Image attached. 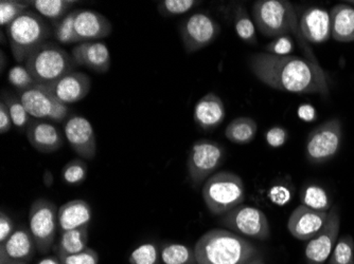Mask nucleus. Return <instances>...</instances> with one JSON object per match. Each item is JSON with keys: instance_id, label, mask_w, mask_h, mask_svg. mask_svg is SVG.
<instances>
[{"instance_id": "f257e3e1", "label": "nucleus", "mask_w": 354, "mask_h": 264, "mask_svg": "<svg viewBox=\"0 0 354 264\" xmlns=\"http://www.w3.org/2000/svg\"><path fill=\"white\" fill-rule=\"evenodd\" d=\"M248 65L252 74L270 88L301 94H329L327 75L318 61L259 52L250 57Z\"/></svg>"}, {"instance_id": "f03ea898", "label": "nucleus", "mask_w": 354, "mask_h": 264, "mask_svg": "<svg viewBox=\"0 0 354 264\" xmlns=\"http://www.w3.org/2000/svg\"><path fill=\"white\" fill-rule=\"evenodd\" d=\"M193 249L198 264H244L260 254L245 238L221 228L208 230Z\"/></svg>"}, {"instance_id": "7ed1b4c3", "label": "nucleus", "mask_w": 354, "mask_h": 264, "mask_svg": "<svg viewBox=\"0 0 354 264\" xmlns=\"http://www.w3.org/2000/svg\"><path fill=\"white\" fill-rule=\"evenodd\" d=\"M252 17L257 30L266 37L293 34L306 59L317 61L299 29V19L293 5L286 0H258L252 6Z\"/></svg>"}, {"instance_id": "20e7f679", "label": "nucleus", "mask_w": 354, "mask_h": 264, "mask_svg": "<svg viewBox=\"0 0 354 264\" xmlns=\"http://www.w3.org/2000/svg\"><path fill=\"white\" fill-rule=\"evenodd\" d=\"M12 54L17 63H26L53 35V28L37 11L29 10L7 28Z\"/></svg>"}, {"instance_id": "39448f33", "label": "nucleus", "mask_w": 354, "mask_h": 264, "mask_svg": "<svg viewBox=\"0 0 354 264\" xmlns=\"http://www.w3.org/2000/svg\"><path fill=\"white\" fill-rule=\"evenodd\" d=\"M26 68L37 84H53L75 71L77 63L65 49L51 41L43 43L26 61Z\"/></svg>"}, {"instance_id": "423d86ee", "label": "nucleus", "mask_w": 354, "mask_h": 264, "mask_svg": "<svg viewBox=\"0 0 354 264\" xmlns=\"http://www.w3.org/2000/svg\"><path fill=\"white\" fill-rule=\"evenodd\" d=\"M202 194L209 212L214 216H223L243 204L245 185L238 174L218 172L205 182Z\"/></svg>"}, {"instance_id": "0eeeda50", "label": "nucleus", "mask_w": 354, "mask_h": 264, "mask_svg": "<svg viewBox=\"0 0 354 264\" xmlns=\"http://www.w3.org/2000/svg\"><path fill=\"white\" fill-rule=\"evenodd\" d=\"M29 228L37 251L44 255L49 253L59 228V210L55 204L44 198L35 200L29 210Z\"/></svg>"}, {"instance_id": "6e6552de", "label": "nucleus", "mask_w": 354, "mask_h": 264, "mask_svg": "<svg viewBox=\"0 0 354 264\" xmlns=\"http://www.w3.org/2000/svg\"><path fill=\"white\" fill-rule=\"evenodd\" d=\"M225 158L222 145L214 141L200 140L194 143L187 161L189 180L194 187L205 183L216 174Z\"/></svg>"}, {"instance_id": "1a4fd4ad", "label": "nucleus", "mask_w": 354, "mask_h": 264, "mask_svg": "<svg viewBox=\"0 0 354 264\" xmlns=\"http://www.w3.org/2000/svg\"><path fill=\"white\" fill-rule=\"evenodd\" d=\"M220 223L238 235L266 241L270 237V226L266 214L259 208L241 204L223 214Z\"/></svg>"}, {"instance_id": "9d476101", "label": "nucleus", "mask_w": 354, "mask_h": 264, "mask_svg": "<svg viewBox=\"0 0 354 264\" xmlns=\"http://www.w3.org/2000/svg\"><path fill=\"white\" fill-rule=\"evenodd\" d=\"M343 128L339 119H331L314 128L307 139V158L314 164L328 162L341 148Z\"/></svg>"}, {"instance_id": "9b49d317", "label": "nucleus", "mask_w": 354, "mask_h": 264, "mask_svg": "<svg viewBox=\"0 0 354 264\" xmlns=\"http://www.w3.org/2000/svg\"><path fill=\"white\" fill-rule=\"evenodd\" d=\"M221 27L207 13L198 12L185 19L180 26L183 45L187 53H194L212 45L220 34Z\"/></svg>"}, {"instance_id": "f8f14e48", "label": "nucleus", "mask_w": 354, "mask_h": 264, "mask_svg": "<svg viewBox=\"0 0 354 264\" xmlns=\"http://www.w3.org/2000/svg\"><path fill=\"white\" fill-rule=\"evenodd\" d=\"M341 216L337 206H332L328 214L325 225L318 232L315 237L308 242L304 256L308 264H324L331 256L334 246L337 242Z\"/></svg>"}, {"instance_id": "ddd939ff", "label": "nucleus", "mask_w": 354, "mask_h": 264, "mask_svg": "<svg viewBox=\"0 0 354 264\" xmlns=\"http://www.w3.org/2000/svg\"><path fill=\"white\" fill-rule=\"evenodd\" d=\"M64 134L73 152L84 160L91 161L97 154V138L93 125L81 115H73L64 125Z\"/></svg>"}, {"instance_id": "4468645a", "label": "nucleus", "mask_w": 354, "mask_h": 264, "mask_svg": "<svg viewBox=\"0 0 354 264\" xmlns=\"http://www.w3.org/2000/svg\"><path fill=\"white\" fill-rule=\"evenodd\" d=\"M329 212H317L299 205L288 220V230L299 241H310L325 225Z\"/></svg>"}, {"instance_id": "2eb2a0df", "label": "nucleus", "mask_w": 354, "mask_h": 264, "mask_svg": "<svg viewBox=\"0 0 354 264\" xmlns=\"http://www.w3.org/2000/svg\"><path fill=\"white\" fill-rule=\"evenodd\" d=\"M46 86L57 100L69 105L80 102L88 95L91 79L85 73L75 70Z\"/></svg>"}, {"instance_id": "dca6fc26", "label": "nucleus", "mask_w": 354, "mask_h": 264, "mask_svg": "<svg viewBox=\"0 0 354 264\" xmlns=\"http://www.w3.org/2000/svg\"><path fill=\"white\" fill-rule=\"evenodd\" d=\"M299 29L309 43H325L332 37L330 12L319 7L308 8L300 14Z\"/></svg>"}, {"instance_id": "f3484780", "label": "nucleus", "mask_w": 354, "mask_h": 264, "mask_svg": "<svg viewBox=\"0 0 354 264\" xmlns=\"http://www.w3.org/2000/svg\"><path fill=\"white\" fill-rule=\"evenodd\" d=\"M71 54L77 65H83L95 72L104 74L111 69V52L104 43L84 41L77 43L73 48Z\"/></svg>"}, {"instance_id": "a211bd4d", "label": "nucleus", "mask_w": 354, "mask_h": 264, "mask_svg": "<svg viewBox=\"0 0 354 264\" xmlns=\"http://www.w3.org/2000/svg\"><path fill=\"white\" fill-rule=\"evenodd\" d=\"M26 134L30 145L41 154H53L63 147V134L50 121H32Z\"/></svg>"}, {"instance_id": "6ab92c4d", "label": "nucleus", "mask_w": 354, "mask_h": 264, "mask_svg": "<svg viewBox=\"0 0 354 264\" xmlns=\"http://www.w3.org/2000/svg\"><path fill=\"white\" fill-rule=\"evenodd\" d=\"M75 28L81 43L105 39L113 32L109 19L93 10H77Z\"/></svg>"}, {"instance_id": "aec40b11", "label": "nucleus", "mask_w": 354, "mask_h": 264, "mask_svg": "<svg viewBox=\"0 0 354 264\" xmlns=\"http://www.w3.org/2000/svg\"><path fill=\"white\" fill-rule=\"evenodd\" d=\"M37 247L30 228L19 226L0 245V257L16 261L28 262L33 259Z\"/></svg>"}, {"instance_id": "412c9836", "label": "nucleus", "mask_w": 354, "mask_h": 264, "mask_svg": "<svg viewBox=\"0 0 354 264\" xmlns=\"http://www.w3.org/2000/svg\"><path fill=\"white\" fill-rule=\"evenodd\" d=\"M226 109L222 99L216 93L209 92L200 99L194 107L193 119L200 128L214 130L224 122Z\"/></svg>"}, {"instance_id": "4be33fe9", "label": "nucleus", "mask_w": 354, "mask_h": 264, "mask_svg": "<svg viewBox=\"0 0 354 264\" xmlns=\"http://www.w3.org/2000/svg\"><path fill=\"white\" fill-rule=\"evenodd\" d=\"M19 99L30 116L35 120H48L55 97L46 85L37 84L28 90L19 92Z\"/></svg>"}, {"instance_id": "5701e85b", "label": "nucleus", "mask_w": 354, "mask_h": 264, "mask_svg": "<svg viewBox=\"0 0 354 264\" xmlns=\"http://www.w3.org/2000/svg\"><path fill=\"white\" fill-rule=\"evenodd\" d=\"M93 210L84 200H71L59 208V225L61 233L75 228L89 226Z\"/></svg>"}, {"instance_id": "b1692460", "label": "nucleus", "mask_w": 354, "mask_h": 264, "mask_svg": "<svg viewBox=\"0 0 354 264\" xmlns=\"http://www.w3.org/2000/svg\"><path fill=\"white\" fill-rule=\"evenodd\" d=\"M331 35L339 43L354 41V9L347 3L334 6L330 11Z\"/></svg>"}, {"instance_id": "393cba45", "label": "nucleus", "mask_w": 354, "mask_h": 264, "mask_svg": "<svg viewBox=\"0 0 354 264\" xmlns=\"http://www.w3.org/2000/svg\"><path fill=\"white\" fill-rule=\"evenodd\" d=\"M87 244L88 226L63 232L59 242L55 246V255L61 258L81 253L88 247Z\"/></svg>"}, {"instance_id": "a878e982", "label": "nucleus", "mask_w": 354, "mask_h": 264, "mask_svg": "<svg viewBox=\"0 0 354 264\" xmlns=\"http://www.w3.org/2000/svg\"><path fill=\"white\" fill-rule=\"evenodd\" d=\"M258 126L256 121L248 116L234 119L225 129V136L234 144L244 145L254 141Z\"/></svg>"}, {"instance_id": "bb28decb", "label": "nucleus", "mask_w": 354, "mask_h": 264, "mask_svg": "<svg viewBox=\"0 0 354 264\" xmlns=\"http://www.w3.org/2000/svg\"><path fill=\"white\" fill-rule=\"evenodd\" d=\"M32 7L35 8L44 19H49L53 23L61 21L71 13L77 1L75 0H33Z\"/></svg>"}, {"instance_id": "cd10ccee", "label": "nucleus", "mask_w": 354, "mask_h": 264, "mask_svg": "<svg viewBox=\"0 0 354 264\" xmlns=\"http://www.w3.org/2000/svg\"><path fill=\"white\" fill-rule=\"evenodd\" d=\"M300 201L301 205L317 212H329L332 207V200L327 190L315 183L308 184L302 187Z\"/></svg>"}, {"instance_id": "c85d7f7f", "label": "nucleus", "mask_w": 354, "mask_h": 264, "mask_svg": "<svg viewBox=\"0 0 354 264\" xmlns=\"http://www.w3.org/2000/svg\"><path fill=\"white\" fill-rule=\"evenodd\" d=\"M1 102L5 103L14 126L21 131L27 132L28 128H29L32 122L31 116L24 107L19 97H16L13 93L8 92V91H3L1 92Z\"/></svg>"}, {"instance_id": "c756f323", "label": "nucleus", "mask_w": 354, "mask_h": 264, "mask_svg": "<svg viewBox=\"0 0 354 264\" xmlns=\"http://www.w3.org/2000/svg\"><path fill=\"white\" fill-rule=\"evenodd\" d=\"M164 264H198L194 249L180 243H167L160 251Z\"/></svg>"}, {"instance_id": "7c9ffc66", "label": "nucleus", "mask_w": 354, "mask_h": 264, "mask_svg": "<svg viewBox=\"0 0 354 264\" xmlns=\"http://www.w3.org/2000/svg\"><path fill=\"white\" fill-rule=\"evenodd\" d=\"M234 31L241 41L250 45H257L256 25L254 21L250 19V14L246 11L245 8L238 6L234 9Z\"/></svg>"}, {"instance_id": "2f4dec72", "label": "nucleus", "mask_w": 354, "mask_h": 264, "mask_svg": "<svg viewBox=\"0 0 354 264\" xmlns=\"http://www.w3.org/2000/svg\"><path fill=\"white\" fill-rule=\"evenodd\" d=\"M77 13V10L71 12L61 21L53 23V37L59 43L71 45V43H81L75 28Z\"/></svg>"}, {"instance_id": "473e14b6", "label": "nucleus", "mask_w": 354, "mask_h": 264, "mask_svg": "<svg viewBox=\"0 0 354 264\" xmlns=\"http://www.w3.org/2000/svg\"><path fill=\"white\" fill-rule=\"evenodd\" d=\"M32 7L31 1L21 0H1L0 1V25L9 27L15 19L29 11Z\"/></svg>"}, {"instance_id": "72a5a7b5", "label": "nucleus", "mask_w": 354, "mask_h": 264, "mask_svg": "<svg viewBox=\"0 0 354 264\" xmlns=\"http://www.w3.org/2000/svg\"><path fill=\"white\" fill-rule=\"evenodd\" d=\"M329 264H354V240L351 236H343L336 242Z\"/></svg>"}, {"instance_id": "f704fd0d", "label": "nucleus", "mask_w": 354, "mask_h": 264, "mask_svg": "<svg viewBox=\"0 0 354 264\" xmlns=\"http://www.w3.org/2000/svg\"><path fill=\"white\" fill-rule=\"evenodd\" d=\"M87 167L86 163L81 159H75L69 161L63 170H62V178L65 183L69 185H79L86 180Z\"/></svg>"}, {"instance_id": "c9c22d12", "label": "nucleus", "mask_w": 354, "mask_h": 264, "mask_svg": "<svg viewBox=\"0 0 354 264\" xmlns=\"http://www.w3.org/2000/svg\"><path fill=\"white\" fill-rule=\"evenodd\" d=\"M129 262L130 264H160L162 256L154 243H145L132 252Z\"/></svg>"}, {"instance_id": "e433bc0d", "label": "nucleus", "mask_w": 354, "mask_h": 264, "mask_svg": "<svg viewBox=\"0 0 354 264\" xmlns=\"http://www.w3.org/2000/svg\"><path fill=\"white\" fill-rule=\"evenodd\" d=\"M198 0H162L158 3V12L165 17L183 15L198 7Z\"/></svg>"}, {"instance_id": "4c0bfd02", "label": "nucleus", "mask_w": 354, "mask_h": 264, "mask_svg": "<svg viewBox=\"0 0 354 264\" xmlns=\"http://www.w3.org/2000/svg\"><path fill=\"white\" fill-rule=\"evenodd\" d=\"M268 198L272 204L284 206L293 198V185L291 181H278L268 190Z\"/></svg>"}, {"instance_id": "58836bf2", "label": "nucleus", "mask_w": 354, "mask_h": 264, "mask_svg": "<svg viewBox=\"0 0 354 264\" xmlns=\"http://www.w3.org/2000/svg\"><path fill=\"white\" fill-rule=\"evenodd\" d=\"M8 81L14 88L19 90V92L28 90L37 84L35 79L30 74L28 69L26 68V65H17L11 68L8 73Z\"/></svg>"}, {"instance_id": "ea45409f", "label": "nucleus", "mask_w": 354, "mask_h": 264, "mask_svg": "<svg viewBox=\"0 0 354 264\" xmlns=\"http://www.w3.org/2000/svg\"><path fill=\"white\" fill-rule=\"evenodd\" d=\"M293 51L294 41L290 35L276 37L266 47V52L270 53V54L279 55V57L291 55Z\"/></svg>"}, {"instance_id": "a19ab883", "label": "nucleus", "mask_w": 354, "mask_h": 264, "mask_svg": "<svg viewBox=\"0 0 354 264\" xmlns=\"http://www.w3.org/2000/svg\"><path fill=\"white\" fill-rule=\"evenodd\" d=\"M59 260L62 264H98L99 255L95 250L87 247L81 253L65 256L59 258Z\"/></svg>"}, {"instance_id": "79ce46f5", "label": "nucleus", "mask_w": 354, "mask_h": 264, "mask_svg": "<svg viewBox=\"0 0 354 264\" xmlns=\"http://www.w3.org/2000/svg\"><path fill=\"white\" fill-rule=\"evenodd\" d=\"M288 130L283 127L275 126L268 129L266 134V141L272 148H279L288 141Z\"/></svg>"}, {"instance_id": "37998d69", "label": "nucleus", "mask_w": 354, "mask_h": 264, "mask_svg": "<svg viewBox=\"0 0 354 264\" xmlns=\"http://www.w3.org/2000/svg\"><path fill=\"white\" fill-rule=\"evenodd\" d=\"M69 112H71V108H69L68 105L61 102V101L57 100V97H55L53 111H51L48 121H50L53 123H63L64 121L66 120Z\"/></svg>"}, {"instance_id": "c03bdc74", "label": "nucleus", "mask_w": 354, "mask_h": 264, "mask_svg": "<svg viewBox=\"0 0 354 264\" xmlns=\"http://www.w3.org/2000/svg\"><path fill=\"white\" fill-rule=\"evenodd\" d=\"M14 223L3 210L0 212V243H3L14 233Z\"/></svg>"}, {"instance_id": "a18cd8bd", "label": "nucleus", "mask_w": 354, "mask_h": 264, "mask_svg": "<svg viewBox=\"0 0 354 264\" xmlns=\"http://www.w3.org/2000/svg\"><path fill=\"white\" fill-rule=\"evenodd\" d=\"M11 116H10L9 111L6 107L5 103L0 101V134H8L13 127Z\"/></svg>"}, {"instance_id": "49530a36", "label": "nucleus", "mask_w": 354, "mask_h": 264, "mask_svg": "<svg viewBox=\"0 0 354 264\" xmlns=\"http://www.w3.org/2000/svg\"><path fill=\"white\" fill-rule=\"evenodd\" d=\"M298 116L300 120L304 122H313L317 118V113H316L315 108L311 104H301L298 107L297 110Z\"/></svg>"}, {"instance_id": "de8ad7c7", "label": "nucleus", "mask_w": 354, "mask_h": 264, "mask_svg": "<svg viewBox=\"0 0 354 264\" xmlns=\"http://www.w3.org/2000/svg\"><path fill=\"white\" fill-rule=\"evenodd\" d=\"M37 264H62V262L57 256H49V257L44 258Z\"/></svg>"}, {"instance_id": "09e8293b", "label": "nucleus", "mask_w": 354, "mask_h": 264, "mask_svg": "<svg viewBox=\"0 0 354 264\" xmlns=\"http://www.w3.org/2000/svg\"><path fill=\"white\" fill-rule=\"evenodd\" d=\"M244 264H266V262H264L261 255L258 254V255L254 256V257H252V259L248 260V261Z\"/></svg>"}, {"instance_id": "8fccbe9b", "label": "nucleus", "mask_w": 354, "mask_h": 264, "mask_svg": "<svg viewBox=\"0 0 354 264\" xmlns=\"http://www.w3.org/2000/svg\"><path fill=\"white\" fill-rule=\"evenodd\" d=\"M1 262L0 264H28L25 261H16V260L7 259V258H0Z\"/></svg>"}]
</instances>
